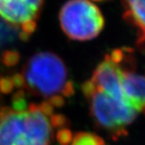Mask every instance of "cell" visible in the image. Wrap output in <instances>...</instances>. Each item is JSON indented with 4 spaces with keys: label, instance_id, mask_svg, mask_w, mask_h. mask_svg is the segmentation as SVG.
<instances>
[{
    "label": "cell",
    "instance_id": "6da1fadb",
    "mask_svg": "<svg viewBox=\"0 0 145 145\" xmlns=\"http://www.w3.org/2000/svg\"><path fill=\"white\" fill-rule=\"evenodd\" d=\"M14 107L0 109V145H52L54 132L65 118L47 101L28 106L18 97Z\"/></svg>",
    "mask_w": 145,
    "mask_h": 145
},
{
    "label": "cell",
    "instance_id": "7a4b0ae2",
    "mask_svg": "<svg viewBox=\"0 0 145 145\" xmlns=\"http://www.w3.org/2000/svg\"><path fill=\"white\" fill-rule=\"evenodd\" d=\"M21 83L30 93L46 99L53 107H61L74 95V85L66 65L57 54L40 52L24 66Z\"/></svg>",
    "mask_w": 145,
    "mask_h": 145
},
{
    "label": "cell",
    "instance_id": "3957f363",
    "mask_svg": "<svg viewBox=\"0 0 145 145\" xmlns=\"http://www.w3.org/2000/svg\"><path fill=\"white\" fill-rule=\"evenodd\" d=\"M82 90L96 124L115 141L126 136L137 112L126 101L112 96L89 80L83 84Z\"/></svg>",
    "mask_w": 145,
    "mask_h": 145
},
{
    "label": "cell",
    "instance_id": "277c9868",
    "mask_svg": "<svg viewBox=\"0 0 145 145\" xmlns=\"http://www.w3.org/2000/svg\"><path fill=\"white\" fill-rule=\"evenodd\" d=\"M59 23L68 38L86 41L102 32L104 18L100 9L90 0H69L60 10Z\"/></svg>",
    "mask_w": 145,
    "mask_h": 145
},
{
    "label": "cell",
    "instance_id": "5b68a950",
    "mask_svg": "<svg viewBox=\"0 0 145 145\" xmlns=\"http://www.w3.org/2000/svg\"><path fill=\"white\" fill-rule=\"evenodd\" d=\"M110 54L117 63L126 101L137 112L145 115V74L137 71L132 50L118 48Z\"/></svg>",
    "mask_w": 145,
    "mask_h": 145
},
{
    "label": "cell",
    "instance_id": "8992f818",
    "mask_svg": "<svg viewBox=\"0 0 145 145\" xmlns=\"http://www.w3.org/2000/svg\"><path fill=\"white\" fill-rule=\"evenodd\" d=\"M43 4L44 0H0V19L27 38L36 30Z\"/></svg>",
    "mask_w": 145,
    "mask_h": 145
},
{
    "label": "cell",
    "instance_id": "52a82bcc",
    "mask_svg": "<svg viewBox=\"0 0 145 145\" xmlns=\"http://www.w3.org/2000/svg\"><path fill=\"white\" fill-rule=\"evenodd\" d=\"M124 19L137 33V43H145V0H121Z\"/></svg>",
    "mask_w": 145,
    "mask_h": 145
},
{
    "label": "cell",
    "instance_id": "ba28073f",
    "mask_svg": "<svg viewBox=\"0 0 145 145\" xmlns=\"http://www.w3.org/2000/svg\"><path fill=\"white\" fill-rule=\"evenodd\" d=\"M18 38H24L21 32L0 19V50L10 46Z\"/></svg>",
    "mask_w": 145,
    "mask_h": 145
},
{
    "label": "cell",
    "instance_id": "9c48e42d",
    "mask_svg": "<svg viewBox=\"0 0 145 145\" xmlns=\"http://www.w3.org/2000/svg\"><path fill=\"white\" fill-rule=\"evenodd\" d=\"M70 145H106L98 135L91 132H78L72 136Z\"/></svg>",
    "mask_w": 145,
    "mask_h": 145
},
{
    "label": "cell",
    "instance_id": "30bf717a",
    "mask_svg": "<svg viewBox=\"0 0 145 145\" xmlns=\"http://www.w3.org/2000/svg\"><path fill=\"white\" fill-rule=\"evenodd\" d=\"M72 136L71 131L67 128H61L57 129L56 134V138L59 145H70Z\"/></svg>",
    "mask_w": 145,
    "mask_h": 145
}]
</instances>
